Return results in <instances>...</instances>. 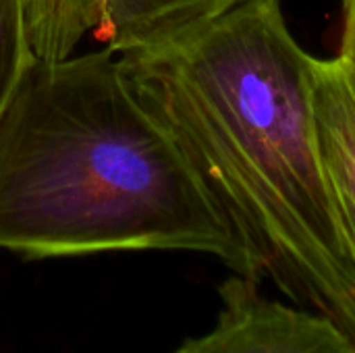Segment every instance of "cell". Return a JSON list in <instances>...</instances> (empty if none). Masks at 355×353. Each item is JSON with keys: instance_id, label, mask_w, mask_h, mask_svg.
<instances>
[{"instance_id": "obj_1", "label": "cell", "mask_w": 355, "mask_h": 353, "mask_svg": "<svg viewBox=\"0 0 355 353\" xmlns=\"http://www.w3.org/2000/svg\"><path fill=\"white\" fill-rule=\"evenodd\" d=\"M237 235L256 281L355 339V252L320 152L312 64L279 0L116 52Z\"/></svg>"}, {"instance_id": "obj_2", "label": "cell", "mask_w": 355, "mask_h": 353, "mask_svg": "<svg viewBox=\"0 0 355 353\" xmlns=\"http://www.w3.org/2000/svg\"><path fill=\"white\" fill-rule=\"evenodd\" d=\"M0 250L198 252L254 279L200 173L108 46L35 58L4 108Z\"/></svg>"}, {"instance_id": "obj_3", "label": "cell", "mask_w": 355, "mask_h": 353, "mask_svg": "<svg viewBox=\"0 0 355 353\" xmlns=\"http://www.w3.org/2000/svg\"><path fill=\"white\" fill-rule=\"evenodd\" d=\"M218 293L214 327L173 353H355V339L335 320L266 298L256 279L233 275Z\"/></svg>"}, {"instance_id": "obj_4", "label": "cell", "mask_w": 355, "mask_h": 353, "mask_svg": "<svg viewBox=\"0 0 355 353\" xmlns=\"http://www.w3.org/2000/svg\"><path fill=\"white\" fill-rule=\"evenodd\" d=\"M312 104L327 175L355 252V73L341 56H314Z\"/></svg>"}, {"instance_id": "obj_5", "label": "cell", "mask_w": 355, "mask_h": 353, "mask_svg": "<svg viewBox=\"0 0 355 353\" xmlns=\"http://www.w3.org/2000/svg\"><path fill=\"white\" fill-rule=\"evenodd\" d=\"M254 0H100L94 33L114 52L171 42Z\"/></svg>"}, {"instance_id": "obj_6", "label": "cell", "mask_w": 355, "mask_h": 353, "mask_svg": "<svg viewBox=\"0 0 355 353\" xmlns=\"http://www.w3.org/2000/svg\"><path fill=\"white\" fill-rule=\"evenodd\" d=\"M31 46L37 58L73 54L85 35L100 27V0H25Z\"/></svg>"}, {"instance_id": "obj_7", "label": "cell", "mask_w": 355, "mask_h": 353, "mask_svg": "<svg viewBox=\"0 0 355 353\" xmlns=\"http://www.w3.org/2000/svg\"><path fill=\"white\" fill-rule=\"evenodd\" d=\"M35 58L25 0H0V117Z\"/></svg>"}, {"instance_id": "obj_8", "label": "cell", "mask_w": 355, "mask_h": 353, "mask_svg": "<svg viewBox=\"0 0 355 353\" xmlns=\"http://www.w3.org/2000/svg\"><path fill=\"white\" fill-rule=\"evenodd\" d=\"M355 73V0H343V31L339 54Z\"/></svg>"}]
</instances>
